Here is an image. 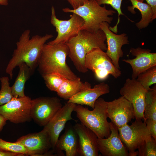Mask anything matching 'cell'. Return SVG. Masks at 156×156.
<instances>
[{"label":"cell","instance_id":"16","mask_svg":"<svg viewBox=\"0 0 156 156\" xmlns=\"http://www.w3.org/2000/svg\"><path fill=\"white\" fill-rule=\"evenodd\" d=\"M111 133L106 138H97L99 151L103 156H129L128 151L122 141L118 129L109 122Z\"/></svg>","mask_w":156,"mask_h":156},{"label":"cell","instance_id":"32","mask_svg":"<svg viewBox=\"0 0 156 156\" xmlns=\"http://www.w3.org/2000/svg\"><path fill=\"white\" fill-rule=\"evenodd\" d=\"M151 6L153 12L152 20L156 18V0H145Z\"/></svg>","mask_w":156,"mask_h":156},{"label":"cell","instance_id":"13","mask_svg":"<svg viewBox=\"0 0 156 156\" xmlns=\"http://www.w3.org/2000/svg\"><path fill=\"white\" fill-rule=\"evenodd\" d=\"M107 112L108 118L118 128L135 118L132 104L122 96L112 101L107 102Z\"/></svg>","mask_w":156,"mask_h":156},{"label":"cell","instance_id":"31","mask_svg":"<svg viewBox=\"0 0 156 156\" xmlns=\"http://www.w3.org/2000/svg\"><path fill=\"white\" fill-rule=\"evenodd\" d=\"M151 137L156 140V121L148 119L144 121Z\"/></svg>","mask_w":156,"mask_h":156},{"label":"cell","instance_id":"19","mask_svg":"<svg viewBox=\"0 0 156 156\" xmlns=\"http://www.w3.org/2000/svg\"><path fill=\"white\" fill-rule=\"evenodd\" d=\"M54 149L60 156H79V138L77 134L71 124L66 127L64 133L59 138Z\"/></svg>","mask_w":156,"mask_h":156},{"label":"cell","instance_id":"28","mask_svg":"<svg viewBox=\"0 0 156 156\" xmlns=\"http://www.w3.org/2000/svg\"><path fill=\"white\" fill-rule=\"evenodd\" d=\"M0 150L23 154L29 156L28 151L21 143L17 142H9L0 138Z\"/></svg>","mask_w":156,"mask_h":156},{"label":"cell","instance_id":"4","mask_svg":"<svg viewBox=\"0 0 156 156\" xmlns=\"http://www.w3.org/2000/svg\"><path fill=\"white\" fill-rule=\"evenodd\" d=\"M107 102L101 98L96 101L92 110L80 105H76L74 111L81 123L92 131L98 138H106L110 135L111 130L107 109Z\"/></svg>","mask_w":156,"mask_h":156},{"label":"cell","instance_id":"7","mask_svg":"<svg viewBox=\"0 0 156 156\" xmlns=\"http://www.w3.org/2000/svg\"><path fill=\"white\" fill-rule=\"evenodd\" d=\"M120 137L126 147L129 156L138 155V149L146 139L151 136L144 122L135 120L130 125L128 124L118 128Z\"/></svg>","mask_w":156,"mask_h":156},{"label":"cell","instance_id":"14","mask_svg":"<svg viewBox=\"0 0 156 156\" xmlns=\"http://www.w3.org/2000/svg\"><path fill=\"white\" fill-rule=\"evenodd\" d=\"M68 102L55 114L51 120L44 126L48 133L51 140L52 149H54L59 135L64 128L68 121H77L73 118L71 115L76 105Z\"/></svg>","mask_w":156,"mask_h":156},{"label":"cell","instance_id":"1","mask_svg":"<svg viewBox=\"0 0 156 156\" xmlns=\"http://www.w3.org/2000/svg\"><path fill=\"white\" fill-rule=\"evenodd\" d=\"M53 36L52 34H46L43 36L35 35L30 38V30H25L16 43V48L5 69L10 78H12L14 69L23 62L33 71L37 66L44 45Z\"/></svg>","mask_w":156,"mask_h":156},{"label":"cell","instance_id":"22","mask_svg":"<svg viewBox=\"0 0 156 156\" xmlns=\"http://www.w3.org/2000/svg\"><path fill=\"white\" fill-rule=\"evenodd\" d=\"M132 4L131 6L127 7L128 11L133 14L135 13V8L140 12L142 18L136 24V27L140 29L147 27L152 22L153 12L150 5L143 2V0H129Z\"/></svg>","mask_w":156,"mask_h":156},{"label":"cell","instance_id":"5","mask_svg":"<svg viewBox=\"0 0 156 156\" xmlns=\"http://www.w3.org/2000/svg\"><path fill=\"white\" fill-rule=\"evenodd\" d=\"M62 11L66 13L76 14L81 17L84 21L81 30L96 32L100 29V25L103 22L111 23L112 16L116 13L113 10L106 9L105 6H101L95 0H86L83 4L75 9L66 8Z\"/></svg>","mask_w":156,"mask_h":156},{"label":"cell","instance_id":"3","mask_svg":"<svg viewBox=\"0 0 156 156\" xmlns=\"http://www.w3.org/2000/svg\"><path fill=\"white\" fill-rule=\"evenodd\" d=\"M69 49L65 43L50 44H45L42 48L37 66L42 76L47 74H59L66 78L72 80L78 77L66 62Z\"/></svg>","mask_w":156,"mask_h":156},{"label":"cell","instance_id":"2","mask_svg":"<svg viewBox=\"0 0 156 156\" xmlns=\"http://www.w3.org/2000/svg\"><path fill=\"white\" fill-rule=\"evenodd\" d=\"M106 40L105 34L101 29L96 32L81 30L66 43L69 50L68 56L78 71L85 73L88 71L85 66V58L88 53L95 49L104 51L107 50Z\"/></svg>","mask_w":156,"mask_h":156},{"label":"cell","instance_id":"9","mask_svg":"<svg viewBox=\"0 0 156 156\" xmlns=\"http://www.w3.org/2000/svg\"><path fill=\"white\" fill-rule=\"evenodd\" d=\"M62 107L57 97L42 96L32 99L31 119L38 125L44 127Z\"/></svg>","mask_w":156,"mask_h":156},{"label":"cell","instance_id":"33","mask_svg":"<svg viewBox=\"0 0 156 156\" xmlns=\"http://www.w3.org/2000/svg\"><path fill=\"white\" fill-rule=\"evenodd\" d=\"M70 5L73 9H75L82 5L86 0H66Z\"/></svg>","mask_w":156,"mask_h":156},{"label":"cell","instance_id":"21","mask_svg":"<svg viewBox=\"0 0 156 156\" xmlns=\"http://www.w3.org/2000/svg\"><path fill=\"white\" fill-rule=\"evenodd\" d=\"M91 87L89 83L82 81L79 77L74 80L66 79L57 92L60 97L67 100L77 93Z\"/></svg>","mask_w":156,"mask_h":156},{"label":"cell","instance_id":"12","mask_svg":"<svg viewBox=\"0 0 156 156\" xmlns=\"http://www.w3.org/2000/svg\"><path fill=\"white\" fill-rule=\"evenodd\" d=\"M16 142L22 144L27 150L29 156H51L52 148L50 135L43 128L40 131L23 136Z\"/></svg>","mask_w":156,"mask_h":156},{"label":"cell","instance_id":"8","mask_svg":"<svg viewBox=\"0 0 156 156\" xmlns=\"http://www.w3.org/2000/svg\"><path fill=\"white\" fill-rule=\"evenodd\" d=\"M50 22L55 28L57 33L55 39L47 43L50 44L67 43L77 34L84 23L83 18L74 13L68 20L58 19L56 16L55 9L53 6L51 8Z\"/></svg>","mask_w":156,"mask_h":156},{"label":"cell","instance_id":"36","mask_svg":"<svg viewBox=\"0 0 156 156\" xmlns=\"http://www.w3.org/2000/svg\"><path fill=\"white\" fill-rule=\"evenodd\" d=\"M8 4V0H0V5L6 6Z\"/></svg>","mask_w":156,"mask_h":156},{"label":"cell","instance_id":"30","mask_svg":"<svg viewBox=\"0 0 156 156\" xmlns=\"http://www.w3.org/2000/svg\"><path fill=\"white\" fill-rule=\"evenodd\" d=\"M99 5L107 4L110 5L114 9L116 10L118 14V18L116 25L113 27H109V29L114 33L118 32L117 26L119 23L120 16V15H125L122 12L121 9V5L123 0H95Z\"/></svg>","mask_w":156,"mask_h":156},{"label":"cell","instance_id":"26","mask_svg":"<svg viewBox=\"0 0 156 156\" xmlns=\"http://www.w3.org/2000/svg\"><path fill=\"white\" fill-rule=\"evenodd\" d=\"M42 76L47 88L51 91L56 92L66 79L62 75L55 73L47 74Z\"/></svg>","mask_w":156,"mask_h":156},{"label":"cell","instance_id":"17","mask_svg":"<svg viewBox=\"0 0 156 156\" xmlns=\"http://www.w3.org/2000/svg\"><path fill=\"white\" fill-rule=\"evenodd\" d=\"M149 49L140 47L131 48L129 53L135 57L133 59H124L122 61L131 66V78L136 79L141 73L150 68L156 66V53H152Z\"/></svg>","mask_w":156,"mask_h":156},{"label":"cell","instance_id":"27","mask_svg":"<svg viewBox=\"0 0 156 156\" xmlns=\"http://www.w3.org/2000/svg\"><path fill=\"white\" fill-rule=\"evenodd\" d=\"M9 78L7 76L0 78L1 88L0 90V106L10 101L14 96L11 87L10 86Z\"/></svg>","mask_w":156,"mask_h":156},{"label":"cell","instance_id":"18","mask_svg":"<svg viewBox=\"0 0 156 156\" xmlns=\"http://www.w3.org/2000/svg\"><path fill=\"white\" fill-rule=\"evenodd\" d=\"M79 138V156H98V137L91 130L81 123L73 126Z\"/></svg>","mask_w":156,"mask_h":156},{"label":"cell","instance_id":"10","mask_svg":"<svg viewBox=\"0 0 156 156\" xmlns=\"http://www.w3.org/2000/svg\"><path fill=\"white\" fill-rule=\"evenodd\" d=\"M32 99L29 96L14 97L10 101L0 106V113L11 122L18 124L32 119L31 108Z\"/></svg>","mask_w":156,"mask_h":156},{"label":"cell","instance_id":"20","mask_svg":"<svg viewBox=\"0 0 156 156\" xmlns=\"http://www.w3.org/2000/svg\"><path fill=\"white\" fill-rule=\"evenodd\" d=\"M109 92V85L103 82L77 93L69 99L68 102L76 105H88L93 109L97 99L101 96Z\"/></svg>","mask_w":156,"mask_h":156},{"label":"cell","instance_id":"35","mask_svg":"<svg viewBox=\"0 0 156 156\" xmlns=\"http://www.w3.org/2000/svg\"><path fill=\"white\" fill-rule=\"evenodd\" d=\"M6 121L7 120L4 116L0 113V132L5 125Z\"/></svg>","mask_w":156,"mask_h":156},{"label":"cell","instance_id":"25","mask_svg":"<svg viewBox=\"0 0 156 156\" xmlns=\"http://www.w3.org/2000/svg\"><path fill=\"white\" fill-rule=\"evenodd\" d=\"M136 80L147 90H149L150 86L156 83V66L140 74Z\"/></svg>","mask_w":156,"mask_h":156},{"label":"cell","instance_id":"34","mask_svg":"<svg viewBox=\"0 0 156 156\" xmlns=\"http://www.w3.org/2000/svg\"><path fill=\"white\" fill-rule=\"evenodd\" d=\"M23 154L0 150V156H24Z\"/></svg>","mask_w":156,"mask_h":156},{"label":"cell","instance_id":"24","mask_svg":"<svg viewBox=\"0 0 156 156\" xmlns=\"http://www.w3.org/2000/svg\"><path fill=\"white\" fill-rule=\"evenodd\" d=\"M144 121L148 119L156 121V85L148 90L145 99Z\"/></svg>","mask_w":156,"mask_h":156},{"label":"cell","instance_id":"6","mask_svg":"<svg viewBox=\"0 0 156 156\" xmlns=\"http://www.w3.org/2000/svg\"><path fill=\"white\" fill-rule=\"evenodd\" d=\"M85 66L94 73L99 80L106 79L109 75L117 78L121 74L120 69L114 66L106 52L99 49H94L86 55Z\"/></svg>","mask_w":156,"mask_h":156},{"label":"cell","instance_id":"11","mask_svg":"<svg viewBox=\"0 0 156 156\" xmlns=\"http://www.w3.org/2000/svg\"><path fill=\"white\" fill-rule=\"evenodd\" d=\"M147 91L136 79L132 78L127 79L120 90L121 95L132 104L136 120L143 118L145 99Z\"/></svg>","mask_w":156,"mask_h":156},{"label":"cell","instance_id":"23","mask_svg":"<svg viewBox=\"0 0 156 156\" xmlns=\"http://www.w3.org/2000/svg\"><path fill=\"white\" fill-rule=\"evenodd\" d=\"M19 70L15 81L11 87L12 93L14 97L18 98L25 96V86L33 71L24 62L18 66Z\"/></svg>","mask_w":156,"mask_h":156},{"label":"cell","instance_id":"29","mask_svg":"<svg viewBox=\"0 0 156 156\" xmlns=\"http://www.w3.org/2000/svg\"><path fill=\"white\" fill-rule=\"evenodd\" d=\"M138 149L139 156H156V140L151 137L146 140Z\"/></svg>","mask_w":156,"mask_h":156},{"label":"cell","instance_id":"15","mask_svg":"<svg viewBox=\"0 0 156 156\" xmlns=\"http://www.w3.org/2000/svg\"><path fill=\"white\" fill-rule=\"evenodd\" d=\"M109 24L107 22H103L100 25V29L104 32L106 36L107 45L106 53L114 66L120 69L119 59L123 56V54L121 49L122 47L129 44V42L126 34H115L109 29Z\"/></svg>","mask_w":156,"mask_h":156}]
</instances>
